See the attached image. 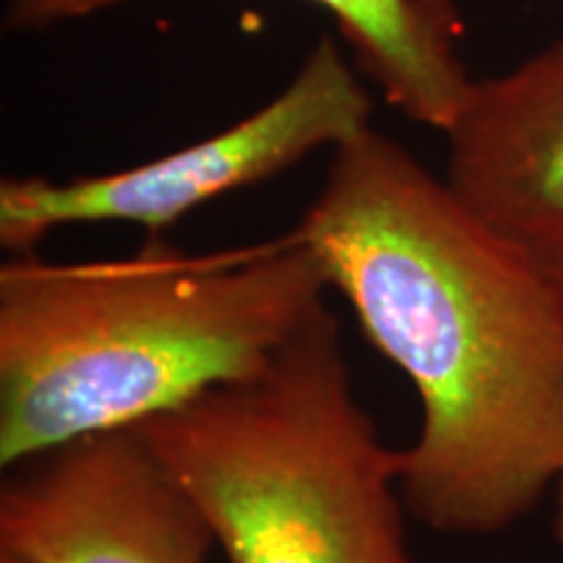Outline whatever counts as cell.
Segmentation results:
<instances>
[{
  "label": "cell",
  "instance_id": "cell-1",
  "mask_svg": "<svg viewBox=\"0 0 563 563\" xmlns=\"http://www.w3.org/2000/svg\"><path fill=\"white\" fill-rule=\"evenodd\" d=\"M292 230L418 394L410 517L441 534L522 522L563 462V300L543 266L373 125L336 146Z\"/></svg>",
  "mask_w": 563,
  "mask_h": 563
},
{
  "label": "cell",
  "instance_id": "cell-2",
  "mask_svg": "<svg viewBox=\"0 0 563 563\" xmlns=\"http://www.w3.org/2000/svg\"><path fill=\"white\" fill-rule=\"evenodd\" d=\"M327 290L295 230L209 253L146 238L102 262L11 256L0 266V467L249 382Z\"/></svg>",
  "mask_w": 563,
  "mask_h": 563
},
{
  "label": "cell",
  "instance_id": "cell-3",
  "mask_svg": "<svg viewBox=\"0 0 563 563\" xmlns=\"http://www.w3.org/2000/svg\"><path fill=\"white\" fill-rule=\"evenodd\" d=\"M191 493L228 563H418L402 449L357 402L321 306L249 382L136 428Z\"/></svg>",
  "mask_w": 563,
  "mask_h": 563
},
{
  "label": "cell",
  "instance_id": "cell-4",
  "mask_svg": "<svg viewBox=\"0 0 563 563\" xmlns=\"http://www.w3.org/2000/svg\"><path fill=\"white\" fill-rule=\"evenodd\" d=\"M373 102L342 47L323 34L285 89L214 136L136 167L74 180L5 178L0 183V245L34 253L70 224L125 222L146 238L203 203L290 170L323 146L347 144L371 129Z\"/></svg>",
  "mask_w": 563,
  "mask_h": 563
},
{
  "label": "cell",
  "instance_id": "cell-5",
  "mask_svg": "<svg viewBox=\"0 0 563 563\" xmlns=\"http://www.w3.org/2000/svg\"><path fill=\"white\" fill-rule=\"evenodd\" d=\"M214 545L136 428L66 443L0 483V551L32 563H207Z\"/></svg>",
  "mask_w": 563,
  "mask_h": 563
},
{
  "label": "cell",
  "instance_id": "cell-6",
  "mask_svg": "<svg viewBox=\"0 0 563 563\" xmlns=\"http://www.w3.org/2000/svg\"><path fill=\"white\" fill-rule=\"evenodd\" d=\"M443 180L527 253L563 241V37L509 74L475 81L446 133Z\"/></svg>",
  "mask_w": 563,
  "mask_h": 563
},
{
  "label": "cell",
  "instance_id": "cell-7",
  "mask_svg": "<svg viewBox=\"0 0 563 563\" xmlns=\"http://www.w3.org/2000/svg\"><path fill=\"white\" fill-rule=\"evenodd\" d=\"M329 11L357 66L412 123L446 136L475 81L460 55L452 0H311Z\"/></svg>",
  "mask_w": 563,
  "mask_h": 563
},
{
  "label": "cell",
  "instance_id": "cell-8",
  "mask_svg": "<svg viewBox=\"0 0 563 563\" xmlns=\"http://www.w3.org/2000/svg\"><path fill=\"white\" fill-rule=\"evenodd\" d=\"M125 0H5V26L16 32L51 30L66 21L87 19Z\"/></svg>",
  "mask_w": 563,
  "mask_h": 563
},
{
  "label": "cell",
  "instance_id": "cell-9",
  "mask_svg": "<svg viewBox=\"0 0 563 563\" xmlns=\"http://www.w3.org/2000/svg\"><path fill=\"white\" fill-rule=\"evenodd\" d=\"M530 256L540 266H543V272L548 274V279L553 282L555 292H559L561 300H563V241L551 245V249L540 251V253H530Z\"/></svg>",
  "mask_w": 563,
  "mask_h": 563
},
{
  "label": "cell",
  "instance_id": "cell-10",
  "mask_svg": "<svg viewBox=\"0 0 563 563\" xmlns=\"http://www.w3.org/2000/svg\"><path fill=\"white\" fill-rule=\"evenodd\" d=\"M553 538L555 543L563 548V462H561V470L559 475H555V483H553Z\"/></svg>",
  "mask_w": 563,
  "mask_h": 563
},
{
  "label": "cell",
  "instance_id": "cell-11",
  "mask_svg": "<svg viewBox=\"0 0 563 563\" xmlns=\"http://www.w3.org/2000/svg\"><path fill=\"white\" fill-rule=\"evenodd\" d=\"M0 563H32L26 559H21L16 553H9V551H0Z\"/></svg>",
  "mask_w": 563,
  "mask_h": 563
}]
</instances>
